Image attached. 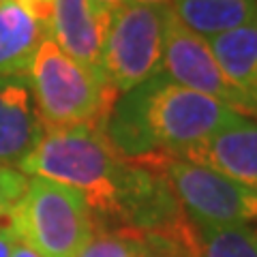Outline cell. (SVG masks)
<instances>
[{
    "instance_id": "1",
    "label": "cell",
    "mask_w": 257,
    "mask_h": 257,
    "mask_svg": "<svg viewBox=\"0 0 257 257\" xmlns=\"http://www.w3.org/2000/svg\"><path fill=\"white\" fill-rule=\"evenodd\" d=\"M20 172L73 189L90 210L118 214L140 227H161L178 206L170 184L128 165L99 124L45 128Z\"/></svg>"
},
{
    "instance_id": "2",
    "label": "cell",
    "mask_w": 257,
    "mask_h": 257,
    "mask_svg": "<svg viewBox=\"0 0 257 257\" xmlns=\"http://www.w3.org/2000/svg\"><path fill=\"white\" fill-rule=\"evenodd\" d=\"M236 116L240 114L223 101L157 73L116 96L101 128L111 148L126 161L150 155L172 159L197 146Z\"/></svg>"
},
{
    "instance_id": "3",
    "label": "cell",
    "mask_w": 257,
    "mask_h": 257,
    "mask_svg": "<svg viewBox=\"0 0 257 257\" xmlns=\"http://www.w3.org/2000/svg\"><path fill=\"white\" fill-rule=\"evenodd\" d=\"M26 79L45 128L103 124L116 101L101 71L67 56L50 37L32 58Z\"/></svg>"
},
{
    "instance_id": "4",
    "label": "cell",
    "mask_w": 257,
    "mask_h": 257,
    "mask_svg": "<svg viewBox=\"0 0 257 257\" xmlns=\"http://www.w3.org/2000/svg\"><path fill=\"white\" fill-rule=\"evenodd\" d=\"M9 227L41 257H77L94 234L92 210L77 191L28 178L9 212Z\"/></svg>"
},
{
    "instance_id": "5",
    "label": "cell",
    "mask_w": 257,
    "mask_h": 257,
    "mask_svg": "<svg viewBox=\"0 0 257 257\" xmlns=\"http://www.w3.org/2000/svg\"><path fill=\"white\" fill-rule=\"evenodd\" d=\"M167 9L124 3L111 11L101 52V73L116 94L159 73Z\"/></svg>"
},
{
    "instance_id": "6",
    "label": "cell",
    "mask_w": 257,
    "mask_h": 257,
    "mask_svg": "<svg viewBox=\"0 0 257 257\" xmlns=\"http://www.w3.org/2000/svg\"><path fill=\"white\" fill-rule=\"evenodd\" d=\"M167 184L184 212L204 227L257 221V191L184 159H165Z\"/></svg>"
},
{
    "instance_id": "7",
    "label": "cell",
    "mask_w": 257,
    "mask_h": 257,
    "mask_svg": "<svg viewBox=\"0 0 257 257\" xmlns=\"http://www.w3.org/2000/svg\"><path fill=\"white\" fill-rule=\"evenodd\" d=\"M159 73L189 90L223 101L225 105L244 116L242 101L229 86L227 77L223 75L219 62L208 45V39L184 26L172 9H167Z\"/></svg>"
},
{
    "instance_id": "8",
    "label": "cell",
    "mask_w": 257,
    "mask_h": 257,
    "mask_svg": "<svg viewBox=\"0 0 257 257\" xmlns=\"http://www.w3.org/2000/svg\"><path fill=\"white\" fill-rule=\"evenodd\" d=\"M172 159H184L210 167L257 191V122L240 114L227 124L216 128L197 146Z\"/></svg>"
},
{
    "instance_id": "9",
    "label": "cell",
    "mask_w": 257,
    "mask_h": 257,
    "mask_svg": "<svg viewBox=\"0 0 257 257\" xmlns=\"http://www.w3.org/2000/svg\"><path fill=\"white\" fill-rule=\"evenodd\" d=\"M43 133L26 75H0V167L20 170Z\"/></svg>"
},
{
    "instance_id": "10",
    "label": "cell",
    "mask_w": 257,
    "mask_h": 257,
    "mask_svg": "<svg viewBox=\"0 0 257 257\" xmlns=\"http://www.w3.org/2000/svg\"><path fill=\"white\" fill-rule=\"evenodd\" d=\"M111 11L92 0H54L50 39L60 50L88 69L101 71V52Z\"/></svg>"
},
{
    "instance_id": "11",
    "label": "cell",
    "mask_w": 257,
    "mask_h": 257,
    "mask_svg": "<svg viewBox=\"0 0 257 257\" xmlns=\"http://www.w3.org/2000/svg\"><path fill=\"white\" fill-rule=\"evenodd\" d=\"M216 62L238 92L244 114L257 109V22L208 39Z\"/></svg>"
},
{
    "instance_id": "12",
    "label": "cell",
    "mask_w": 257,
    "mask_h": 257,
    "mask_svg": "<svg viewBox=\"0 0 257 257\" xmlns=\"http://www.w3.org/2000/svg\"><path fill=\"white\" fill-rule=\"evenodd\" d=\"M50 28L15 0L0 5V75H26Z\"/></svg>"
},
{
    "instance_id": "13",
    "label": "cell",
    "mask_w": 257,
    "mask_h": 257,
    "mask_svg": "<svg viewBox=\"0 0 257 257\" xmlns=\"http://www.w3.org/2000/svg\"><path fill=\"white\" fill-rule=\"evenodd\" d=\"M170 9L206 39L257 22V0H172Z\"/></svg>"
},
{
    "instance_id": "14",
    "label": "cell",
    "mask_w": 257,
    "mask_h": 257,
    "mask_svg": "<svg viewBox=\"0 0 257 257\" xmlns=\"http://www.w3.org/2000/svg\"><path fill=\"white\" fill-rule=\"evenodd\" d=\"M199 257H257V229L251 225L204 227Z\"/></svg>"
},
{
    "instance_id": "15",
    "label": "cell",
    "mask_w": 257,
    "mask_h": 257,
    "mask_svg": "<svg viewBox=\"0 0 257 257\" xmlns=\"http://www.w3.org/2000/svg\"><path fill=\"white\" fill-rule=\"evenodd\" d=\"M150 248L142 238L124 231H94L77 257H142Z\"/></svg>"
},
{
    "instance_id": "16",
    "label": "cell",
    "mask_w": 257,
    "mask_h": 257,
    "mask_svg": "<svg viewBox=\"0 0 257 257\" xmlns=\"http://www.w3.org/2000/svg\"><path fill=\"white\" fill-rule=\"evenodd\" d=\"M26 174L11 167H0V225L9 221V212L26 189Z\"/></svg>"
},
{
    "instance_id": "17",
    "label": "cell",
    "mask_w": 257,
    "mask_h": 257,
    "mask_svg": "<svg viewBox=\"0 0 257 257\" xmlns=\"http://www.w3.org/2000/svg\"><path fill=\"white\" fill-rule=\"evenodd\" d=\"M24 9H28L37 20H41L47 28L52 24V11H54V0H15Z\"/></svg>"
},
{
    "instance_id": "18",
    "label": "cell",
    "mask_w": 257,
    "mask_h": 257,
    "mask_svg": "<svg viewBox=\"0 0 257 257\" xmlns=\"http://www.w3.org/2000/svg\"><path fill=\"white\" fill-rule=\"evenodd\" d=\"M13 240H15V234L9 227V223L0 225V257H11Z\"/></svg>"
},
{
    "instance_id": "19",
    "label": "cell",
    "mask_w": 257,
    "mask_h": 257,
    "mask_svg": "<svg viewBox=\"0 0 257 257\" xmlns=\"http://www.w3.org/2000/svg\"><path fill=\"white\" fill-rule=\"evenodd\" d=\"M11 257H41L35 248H30L26 242H22V240L15 236L13 240V248H11Z\"/></svg>"
},
{
    "instance_id": "20",
    "label": "cell",
    "mask_w": 257,
    "mask_h": 257,
    "mask_svg": "<svg viewBox=\"0 0 257 257\" xmlns=\"http://www.w3.org/2000/svg\"><path fill=\"white\" fill-rule=\"evenodd\" d=\"M92 3L99 5L101 9H105V11H114L118 7H122L124 3H128V0H92Z\"/></svg>"
},
{
    "instance_id": "21",
    "label": "cell",
    "mask_w": 257,
    "mask_h": 257,
    "mask_svg": "<svg viewBox=\"0 0 257 257\" xmlns=\"http://www.w3.org/2000/svg\"><path fill=\"white\" fill-rule=\"evenodd\" d=\"M133 5H146V7H170L172 0H128Z\"/></svg>"
},
{
    "instance_id": "22",
    "label": "cell",
    "mask_w": 257,
    "mask_h": 257,
    "mask_svg": "<svg viewBox=\"0 0 257 257\" xmlns=\"http://www.w3.org/2000/svg\"><path fill=\"white\" fill-rule=\"evenodd\" d=\"M142 257H174V255H167V253H159V251H148V253H144Z\"/></svg>"
},
{
    "instance_id": "23",
    "label": "cell",
    "mask_w": 257,
    "mask_h": 257,
    "mask_svg": "<svg viewBox=\"0 0 257 257\" xmlns=\"http://www.w3.org/2000/svg\"><path fill=\"white\" fill-rule=\"evenodd\" d=\"M253 116H255V118H257V109H255V111H253Z\"/></svg>"
},
{
    "instance_id": "24",
    "label": "cell",
    "mask_w": 257,
    "mask_h": 257,
    "mask_svg": "<svg viewBox=\"0 0 257 257\" xmlns=\"http://www.w3.org/2000/svg\"><path fill=\"white\" fill-rule=\"evenodd\" d=\"M3 3H7V0H0V5H3Z\"/></svg>"
}]
</instances>
